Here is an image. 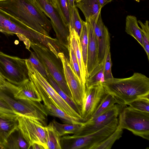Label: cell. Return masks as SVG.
<instances>
[{"instance_id":"277c9868","label":"cell","mask_w":149,"mask_h":149,"mask_svg":"<svg viewBox=\"0 0 149 149\" xmlns=\"http://www.w3.org/2000/svg\"><path fill=\"white\" fill-rule=\"evenodd\" d=\"M118 127L149 140V113L122 106L118 116Z\"/></svg>"},{"instance_id":"6da1fadb","label":"cell","mask_w":149,"mask_h":149,"mask_svg":"<svg viewBox=\"0 0 149 149\" xmlns=\"http://www.w3.org/2000/svg\"><path fill=\"white\" fill-rule=\"evenodd\" d=\"M102 86L106 93L111 95L117 104L121 106L149 95V78L139 72H134L128 78H113L105 82Z\"/></svg>"},{"instance_id":"603a6c76","label":"cell","mask_w":149,"mask_h":149,"mask_svg":"<svg viewBox=\"0 0 149 149\" xmlns=\"http://www.w3.org/2000/svg\"><path fill=\"white\" fill-rule=\"evenodd\" d=\"M105 57L102 62L91 72L86 78V88L98 85H103L105 82L104 76V64Z\"/></svg>"},{"instance_id":"8992f818","label":"cell","mask_w":149,"mask_h":149,"mask_svg":"<svg viewBox=\"0 0 149 149\" xmlns=\"http://www.w3.org/2000/svg\"><path fill=\"white\" fill-rule=\"evenodd\" d=\"M0 72L7 81L17 86L29 79L25 59L0 51Z\"/></svg>"},{"instance_id":"d4e9b609","label":"cell","mask_w":149,"mask_h":149,"mask_svg":"<svg viewBox=\"0 0 149 149\" xmlns=\"http://www.w3.org/2000/svg\"><path fill=\"white\" fill-rule=\"evenodd\" d=\"M46 79L60 96L72 109L81 116V107L78 105L72 98L68 96L58 86L52 77L49 73L48 77Z\"/></svg>"},{"instance_id":"74e56055","label":"cell","mask_w":149,"mask_h":149,"mask_svg":"<svg viewBox=\"0 0 149 149\" xmlns=\"http://www.w3.org/2000/svg\"><path fill=\"white\" fill-rule=\"evenodd\" d=\"M0 89L13 95L17 92L18 88L7 81L0 72Z\"/></svg>"},{"instance_id":"d590c367","label":"cell","mask_w":149,"mask_h":149,"mask_svg":"<svg viewBox=\"0 0 149 149\" xmlns=\"http://www.w3.org/2000/svg\"><path fill=\"white\" fill-rule=\"evenodd\" d=\"M20 115L0 98V116L15 119Z\"/></svg>"},{"instance_id":"83f0119b","label":"cell","mask_w":149,"mask_h":149,"mask_svg":"<svg viewBox=\"0 0 149 149\" xmlns=\"http://www.w3.org/2000/svg\"><path fill=\"white\" fill-rule=\"evenodd\" d=\"M123 132V130L118 126L113 133L92 149H110L114 142L122 137Z\"/></svg>"},{"instance_id":"b9f144b4","label":"cell","mask_w":149,"mask_h":149,"mask_svg":"<svg viewBox=\"0 0 149 149\" xmlns=\"http://www.w3.org/2000/svg\"><path fill=\"white\" fill-rule=\"evenodd\" d=\"M68 1L69 5L71 7H73L75 5L74 4L75 0H68Z\"/></svg>"},{"instance_id":"ac0fdd59","label":"cell","mask_w":149,"mask_h":149,"mask_svg":"<svg viewBox=\"0 0 149 149\" xmlns=\"http://www.w3.org/2000/svg\"><path fill=\"white\" fill-rule=\"evenodd\" d=\"M17 86L18 89L13 95L15 99L17 100H30L39 102L42 101L40 95L29 79L25 80Z\"/></svg>"},{"instance_id":"9a60e30c","label":"cell","mask_w":149,"mask_h":149,"mask_svg":"<svg viewBox=\"0 0 149 149\" xmlns=\"http://www.w3.org/2000/svg\"><path fill=\"white\" fill-rule=\"evenodd\" d=\"M106 94L102 85L86 88L84 99L81 107V116L85 122L94 113Z\"/></svg>"},{"instance_id":"4316f807","label":"cell","mask_w":149,"mask_h":149,"mask_svg":"<svg viewBox=\"0 0 149 149\" xmlns=\"http://www.w3.org/2000/svg\"><path fill=\"white\" fill-rule=\"evenodd\" d=\"M54 129L61 137L68 134H76L81 125L69 123L61 124L53 119L51 122Z\"/></svg>"},{"instance_id":"7dc6e473","label":"cell","mask_w":149,"mask_h":149,"mask_svg":"<svg viewBox=\"0 0 149 149\" xmlns=\"http://www.w3.org/2000/svg\"><path fill=\"white\" fill-rule=\"evenodd\" d=\"M4 0H0V1H4Z\"/></svg>"},{"instance_id":"e0dca14e","label":"cell","mask_w":149,"mask_h":149,"mask_svg":"<svg viewBox=\"0 0 149 149\" xmlns=\"http://www.w3.org/2000/svg\"><path fill=\"white\" fill-rule=\"evenodd\" d=\"M69 29L70 45L74 52L79 63L82 82L86 85L88 73L83 60L79 37L74 29L70 28Z\"/></svg>"},{"instance_id":"f6af8a7d","label":"cell","mask_w":149,"mask_h":149,"mask_svg":"<svg viewBox=\"0 0 149 149\" xmlns=\"http://www.w3.org/2000/svg\"><path fill=\"white\" fill-rule=\"evenodd\" d=\"M80 0H75V1L76 2L78 1H80Z\"/></svg>"},{"instance_id":"9c48e42d","label":"cell","mask_w":149,"mask_h":149,"mask_svg":"<svg viewBox=\"0 0 149 149\" xmlns=\"http://www.w3.org/2000/svg\"><path fill=\"white\" fill-rule=\"evenodd\" d=\"M17 119L18 127L28 144V147L32 143H36L42 145L45 149H47L46 127L27 117L19 116Z\"/></svg>"},{"instance_id":"8fae6325","label":"cell","mask_w":149,"mask_h":149,"mask_svg":"<svg viewBox=\"0 0 149 149\" xmlns=\"http://www.w3.org/2000/svg\"><path fill=\"white\" fill-rule=\"evenodd\" d=\"M62 62L65 79L74 101L81 107L85 95L86 86L79 79L73 70L69 59L62 53L58 54Z\"/></svg>"},{"instance_id":"30bf717a","label":"cell","mask_w":149,"mask_h":149,"mask_svg":"<svg viewBox=\"0 0 149 149\" xmlns=\"http://www.w3.org/2000/svg\"><path fill=\"white\" fill-rule=\"evenodd\" d=\"M29 76L34 79L45 90L56 105L61 110L72 116L82 118L59 95L47 80L37 70L28 59H25Z\"/></svg>"},{"instance_id":"d6986e66","label":"cell","mask_w":149,"mask_h":149,"mask_svg":"<svg viewBox=\"0 0 149 149\" xmlns=\"http://www.w3.org/2000/svg\"><path fill=\"white\" fill-rule=\"evenodd\" d=\"M18 128L17 118L0 116V144L3 147L9 135Z\"/></svg>"},{"instance_id":"60d3db41","label":"cell","mask_w":149,"mask_h":149,"mask_svg":"<svg viewBox=\"0 0 149 149\" xmlns=\"http://www.w3.org/2000/svg\"><path fill=\"white\" fill-rule=\"evenodd\" d=\"M50 3L54 8L57 9L55 0H47Z\"/></svg>"},{"instance_id":"5b68a950","label":"cell","mask_w":149,"mask_h":149,"mask_svg":"<svg viewBox=\"0 0 149 149\" xmlns=\"http://www.w3.org/2000/svg\"><path fill=\"white\" fill-rule=\"evenodd\" d=\"M8 93L0 89V98L20 116L34 119L44 126L47 125L48 114L45 105L40 102L30 100H17L8 95Z\"/></svg>"},{"instance_id":"e575fe53","label":"cell","mask_w":149,"mask_h":149,"mask_svg":"<svg viewBox=\"0 0 149 149\" xmlns=\"http://www.w3.org/2000/svg\"><path fill=\"white\" fill-rule=\"evenodd\" d=\"M30 54L28 59L33 65L38 72L46 79L48 77L49 73L39 60L34 52L30 51Z\"/></svg>"},{"instance_id":"ffe728a7","label":"cell","mask_w":149,"mask_h":149,"mask_svg":"<svg viewBox=\"0 0 149 149\" xmlns=\"http://www.w3.org/2000/svg\"><path fill=\"white\" fill-rule=\"evenodd\" d=\"M28 147V144L18 127L9 135L3 149H26Z\"/></svg>"},{"instance_id":"bcb514c9","label":"cell","mask_w":149,"mask_h":149,"mask_svg":"<svg viewBox=\"0 0 149 149\" xmlns=\"http://www.w3.org/2000/svg\"><path fill=\"white\" fill-rule=\"evenodd\" d=\"M135 0L138 2H139L140 1V0Z\"/></svg>"},{"instance_id":"cb8c5ba5","label":"cell","mask_w":149,"mask_h":149,"mask_svg":"<svg viewBox=\"0 0 149 149\" xmlns=\"http://www.w3.org/2000/svg\"><path fill=\"white\" fill-rule=\"evenodd\" d=\"M46 130L47 149H61V137L54 128L51 122L46 127Z\"/></svg>"},{"instance_id":"7c38bea8","label":"cell","mask_w":149,"mask_h":149,"mask_svg":"<svg viewBox=\"0 0 149 149\" xmlns=\"http://www.w3.org/2000/svg\"><path fill=\"white\" fill-rule=\"evenodd\" d=\"M122 107L121 105L116 104L100 115L87 120L83 123L79 131L73 135H85L102 128L118 116Z\"/></svg>"},{"instance_id":"8d00e7d4","label":"cell","mask_w":149,"mask_h":149,"mask_svg":"<svg viewBox=\"0 0 149 149\" xmlns=\"http://www.w3.org/2000/svg\"><path fill=\"white\" fill-rule=\"evenodd\" d=\"M69 61L72 68L79 80L83 84L79 63L74 52L70 45L69 48Z\"/></svg>"},{"instance_id":"4fadbf2b","label":"cell","mask_w":149,"mask_h":149,"mask_svg":"<svg viewBox=\"0 0 149 149\" xmlns=\"http://www.w3.org/2000/svg\"><path fill=\"white\" fill-rule=\"evenodd\" d=\"M29 79L39 94L47 110L48 115L59 118L66 123L81 125L84 122L82 118L70 116L58 108L45 90L33 78L29 76Z\"/></svg>"},{"instance_id":"7402d4cb","label":"cell","mask_w":149,"mask_h":149,"mask_svg":"<svg viewBox=\"0 0 149 149\" xmlns=\"http://www.w3.org/2000/svg\"><path fill=\"white\" fill-rule=\"evenodd\" d=\"M138 25L136 17L134 16L128 15L126 17L125 31L134 37L143 48V44L141 31Z\"/></svg>"},{"instance_id":"836d02e7","label":"cell","mask_w":149,"mask_h":149,"mask_svg":"<svg viewBox=\"0 0 149 149\" xmlns=\"http://www.w3.org/2000/svg\"><path fill=\"white\" fill-rule=\"evenodd\" d=\"M105 54L104 64V76L105 82L114 78L111 72V61L110 46L106 47Z\"/></svg>"},{"instance_id":"44dd1931","label":"cell","mask_w":149,"mask_h":149,"mask_svg":"<svg viewBox=\"0 0 149 149\" xmlns=\"http://www.w3.org/2000/svg\"><path fill=\"white\" fill-rule=\"evenodd\" d=\"M75 6L81 11L86 19L97 14L102 9L97 0H80L76 2Z\"/></svg>"},{"instance_id":"484cf974","label":"cell","mask_w":149,"mask_h":149,"mask_svg":"<svg viewBox=\"0 0 149 149\" xmlns=\"http://www.w3.org/2000/svg\"><path fill=\"white\" fill-rule=\"evenodd\" d=\"M69 7L70 22L69 28L74 29L79 36L85 22L81 18L75 5L72 7L69 5Z\"/></svg>"},{"instance_id":"4dcf8cb0","label":"cell","mask_w":149,"mask_h":149,"mask_svg":"<svg viewBox=\"0 0 149 149\" xmlns=\"http://www.w3.org/2000/svg\"><path fill=\"white\" fill-rule=\"evenodd\" d=\"M79 37L83 60L87 70V63L88 46V36L86 23L84 24Z\"/></svg>"},{"instance_id":"d6a6232c","label":"cell","mask_w":149,"mask_h":149,"mask_svg":"<svg viewBox=\"0 0 149 149\" xmlns=\"http://www.w3.org/2000/svg\"><path fill=\"white\" fill-rule=\"evenodd\" d=\"M138 22L141 27V31L143 44V48L149 61V22L148 20H146L143 23L139 20Z\"/></svg>"},{"instance_id":"f1b7e54d","label":"cell","mask_w":149,"mask_h":149,"mask_svg":"<svg viewBox=\"0 0 149 149\" xmlns=\"http://www.w3.org/2000/svg\"><path fill=\"white\" fill-rule=\"evenodd\" d=\"M116 104V102L113 97L110 94L107 93L94 113L88 120L93 119L100 115Z\"/></svg>"},{"instance_id":"7bdbcfd3","label":"cell","mask_w":149,"mask_h":149,"mask_svg":"<svg viewBox=\"0 0 149 149\" xmlns=\"http://www.w3.org/2000/svg\"><path fill=\"white\" fill-rule=\"evenodd\" d=\"M0 32L1 33H3L4 34L6 35H9V34H8V33H7V32H6V31H5L3 29H2L0 27Z\"/></svg>"},{"instance_id":"5bb4252c","label":"cell","mask_w":149,"mask_h":149,"mask_svg":"<svg viewBox=\"0 0 149 149\" xmlns=\"http://www.w3.org/2000/svg\"><path fill=\"white\" fill-rule=\"evenodd\" d=\"M101 11L86 19L91 25L97 40L99 64L102 62L105 57L106 47L110 46L109 33L107 27L102 21Z\"/></svg>"},{"instance_id":"ee69618b","label":"cell","mask_w":149,"mask_h":149,"mask_svg":"<svg viewBox=\"0 0 149 149\" xmlns=\"http://www.w3.org/2000/svg\"><path fill=\"white\" fill-rule=\"evenodd\" d=\"M0 149H3V147L2 145L0 144Z\"/></svg>"},{"instance_id":"3957f363","label":"cell","mask_w":149,"mask_h":149,"mask_svg":"<svg viewBox=\"0 0 149 149\" xmlns=\"http://www.w3.org/2000/svg\"><path fill=\"white\" fill-rule=\"evenodd\" d=\"M30 47L58 86L72 98L65 79L63 65L60 58L44 46L31 42Z\"/></svg>"},{"instance_id":"ab89813d","label":"cell","mask_w":149,"mask_h":149,"mask_svg":"<svg viewBox=\"0 0 149 149\" xmlns=\"http://www.w3.org/2000/svg\"><path fill=\"white\" fill-rule=\"evenodd\" d=\"M112 0H97L100 6L102 8L107 4L110 2Z\"/></svg>"},{"instance_id":"f546056e","label":"cell","mask_w":149,"mask_h":149,"mask_svg":"<svg viewBox=\"0 0 149 149\" xmlns=\"http://www.w3.org/2000/svg\"><path fill=\"white\" fill-rule=\"evenodd\" d=\"M57 10L63 22L69 27L70 14L68 0H55Z\"/></svg>"},{"instance_id":"1f68e13d","label":"cell","mask_w":149,"mask_h":149,"mask_svg":"<svg viewBox=\"0 0 149 149\" xmlns=\"http://www.w3.org/2000/svg\"><path fill=\"white\" fill-rule=\"evenodd\" d=\"M127 105L133 109L149 113V95L137 99Z\"/></svg>"},{"instance_id":"2e32d148","label":"cell","mask_w":149,"mask_h":149,"mask_svg":"<svg viewBox=\"0 0 149 149\" xmlns=\"http://www.w3.org/2000/svg\"><path fill=\"white\" fill-rule=\"evenodd\" d=\"M85 22L88 36L87 63V77L99 63L98 61V45L97 40L90 24L87 20H86Z\"/></svg>"},{"instance_id":"7a4b0ae2","label":"cell","mask_w":149,"mask_h":149,"mask_svg":"<svg viewBox=\"0 0 149 149\" xmlns=\"http://www.w3.org/2000/svg\"><path fill=\"white\" fill-rule=\"evenodd\" d=\"M0 9L30 28L49 36L52 27L51 22L33 0L0 1Z\"/></svg>"},{"instance_id":"ba28073f","label":"cell","mask_w":149,"mask_h":149,"mask_svg":"<svg viewBox=\"0 0 149 149\" xmlns=\"http://www.w3.org/2000/svg\"><path fill=\"white\" fill-rule=\"evenodd\" d=\"M33 0L39 9L50 19L56 39L68 49L70 45L69 28L62 20L57 9L47 0Z\"/></svg>"},{"instance_id":"52a82bcc","label":"cell","mask_w":149,"mask_h":149,"mask_svg":"<svg viewBox=\"0 0 149 149\" xmlns=\"http://www.w3.org/2000/svg\"><path fill=\"white\" fill-rule=\"evenodd\" d=\"M0 27L9 36L16 34L30 51L31 42L35 43L39 32L30 28L0 9Z\"/></svg>"},{"instance_id":"f35d334b","label":"cell","mask_w":149,"mask_h":149,"mask_svg":"<svg viewBox=\"0 0 149 149\" xmlns=\"http://www.w3.org/2000/svg\"><path fill=\"white\" fill-rule=\"evenodd\" d=\"M45 149V148L42 145L36 143H32L28 149Z\"/></svg>"}]
</instances>
